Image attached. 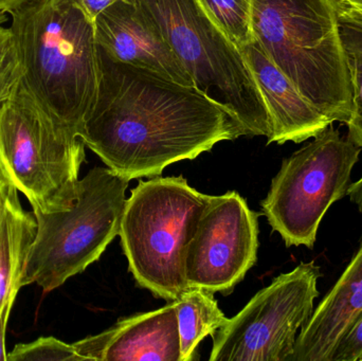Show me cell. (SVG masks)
<instances>
[{
  "label": "cell",
  "instance_id": "9",
  "mask_svg": "<svg viewBox=\"0 0 362 361\" xmlns=\"http://www.w3.org/2000/svg\"><path fill=\"white\" fill-rule=\"evenodd\" d=\"M320 267L301 263L257 292L213 335L211 361H291L296 341L315 309Z\"/></svg>",
  "mask_w": 362,
  "mask_h": 361
},
{
  "label": "cell",
  "instance_id": "22",
  "mask_svg": "<svg viewBox=\"0 0 362 361\" xmlns=\"http://www.w3.org/2000/svg\"><path fill=\"white\" fill-rule=\"evenodd\" d=\"M83 10L87 13L93 20L97 18L98 15L101 14L104 10L110 8L112 4L119 1L137 2L138 0H76Z\"/></svg>",
  "mask_w": 362,
  "mask_h": 361
},
{
  "label": "cell",
  "instance_id": "21",
  "mask_svg": "<svg viewBox=\"0 0 362 361\" xmlns=\"http://www.w3.org/2000/svg\"><path fill=\"white\" fill-rule=\"evenodd\" d=\"M332 361H362V312L340 339Z\"/></svg>",
  "mask_w": 362,
  "mask_h": 361
},
{
  "label": "cell",
  "instance_id": "2",
  "mask_svg": "<svg viewBox=\"0 0 362 361\" xmlns=\"http://www.w3.org/2000/svg\"><path fill=\"white\" fill-rule=\"evenodd\" d=\"M8 15L23 83L80 137L99 88L95 20L76 0H32Z\"/></svg>",
  "mask_w": 362,
  "mask_h": 361
},
{
  "label": "cell",
  "instance_id": "7",
  "mask_svg": "<svg viewBox=\"0 0 362 361\" xmlns=\"http://www.w3.org/2000/svg\"><path fill=\"white\" fill-rule=\"evenodd\" d=\"M129 182L110 167H93L78 180L76 199L67 209L33 211L37 230L23 288L35 283L47 294L99 260L120 233Z\"/></svg>",
  "mask_w": 362,
  "mask_h": 361
},
{
  "label": "cell",
  "instance_id": "12",
  "mask_svg": "<svg viewBox=\"0 0 362 361\" xmlns=\"http://www.w3.org/2000/svg\"><path fill=\"white\" fill-rule=\"evenodd\" d=\"M82 361H181L175 307L119 320L104 332L72 343Z\"/></svg>",
  "mask_w": 362,
  "mask_h": 361
},
{
  "label": "cell",
  "instance_id": "20",
  "mask_svg": "<svg viewBox=\"0 0 362 361\" xmlns=\"http://www.w3.org/2000/svg\"><path fill=\"white\" fill-rule=\"evenodd\" d=\"M23 76L18 49L8 29V33L0 40V104L18 88Z\"/></svg>",
  "mask_w": 362,
  "mask_h": 361
},
{
  "label": "cell",
  "instance_id": "1",
  "mask_svg": "<svg viewBox=\"0 0 362 361\" xmlns=\"http://www.w3.org/2000/svg\"><path fill=\"white\" fill-rule=\"evenodd\" d=\"M97 97L80 137L121 177H157L172 163L248 136L233 114L194 86L119 63L100 46Z\"/></svg>",
  "mask_w": 362,
  "mask_h": 361
},
{
  "label": "cell",
  "instance_id": "10",
  "mask_svg": "<svg viewBox=\"0 0 362 361\" xmlns=\"http://www.w3.org/2000/svg\"><path fill=\"white\" fill-rule=\"evenodd\" d=\"M259 214L235 191L210 196L185 248L187 288L228 295L255 264Z\"/></svg>",
  "mask_w": 362,
  "mask_h": 361
},
{
  "label": "cell",
  "instance_id": "19",
  "mask_svg": "<svg viewBox=\"0 0 362 361\" xmlns=\"http://www.w3.org/2000/svg\"><path fill=\"white\" fill-rule=\"evenodd\" d=\"M6 361H82L74 349L54 337H40L33 343H19Z\"/></svg>",
  "mask_w": 362,
  "mask_h": 361
},
{
  "label": "cell",
  "instance_id": "3",
  "mask_svg": "<svg viewBox=\"0 0 362 361\" xmlns=\"http://www.w3.org/2000/svg\"><path fill=\"white\" fill-rule=\"evenodd\" d=\"M252 30L267 57L331 123L348 124L352 84L334 0H251Z\"/></svg>",
  "mask_w": 362,
  "mask_h": 361
},
{
  "label": "cell",
  "instance_id": "5",
  "mask_svg": "<svg viewBox=\"0 0 362 361\" xmlns=\"http://www.w3.org/2000/svg\"><path fill=\"white\" fill-rule=\"evenodd\" d=\"M139 4L158 25L194 87L233 114L248 136L269 137V114L252 72L199 0Z\"/></svg>",
  "mask_w": 362,
  "mask_h": 361
},
{
  "label": "cell",
  "instance_id": "16",
  "mask_svg": "<svg viewBox=\"0 0 362 361\" xmlns=\"http://www.w3.org/2000/svg\"><path fill=\"white\" fill-rule=\"evenodd\" d=\"M172 302L177 315L181 361L193 360L202 339L213 336L229 318L219 309L214 292L202 288H187Z\"/></svg>",
  "mask_w": 362,
  "mask_h": 361
},
{
  "label": "cell",
  "instance_id": "13",
  "mask_svg": "<svg viewBox=\"0 0 362 361\" xmlns=\"http://www.w3.org/2000/svg\"><path fill=\"white\" fill-rule=\"evenodd\" d=\"M265 102L270 120L267 144L301 143L333 124L267 57L257 40L240 49Z\"/></svg>",
  "mask_w": 362,
  "mask_h": 361
},
{
  "label": "cell",
  "instance_id": "26",
  "mask_svg": "<svg viewBox=\"0 0 362 361\" xmlns=\"http://www.w3.org/2000/svg\"><path fill=\"white\" fill-rule=\"evenodd\" d=\"M32 0H0V12L10 14L13 10L28 4Z\"/></svg>",
  "mask_w": 362,
  "mask_h": 361
},
{
  "label": "cell",
  "instance_id": "4",
  "mask_svg": "<svg viewBox=\"0 0 362 361\" xmlns=\"http://www.w3.org/2000/svg\"><path fill=\"white\" fill-rule=\"evenodd\" d=\"M85 146L23 81L0 104V172L33 211L52 213L72 205Z\"/></svg>",
  "mask_w": 362,
  "mask_h": 361
},
{
  "label": "cell",
  "instance_id": "24",
  "mask_svg": "<svg viewBox=\"0 0 362 361\" xmlns=\"http://www.w3.org/2000/svg\"><path fill=\"white\" fill-rule=\"evenodd\" d=\"M12 189V184H10V182H8V180L2 175L1 172H0V215H1L2 212H4V207H6V201H8Z\"/></svg>",
  "mask_w": 362,
  "mask_h": 361
},
{
  "label": "cell",
  "instance_id": "27",
  "mask_svg": "<svg viewBox=\"0 0 362 361\" xmlns=\"http://www.w3.org/2000/svg\"><path fill=\"white\" fill-rule=\"evenodd\" d=\"M335 1L346 2V4H351L354 8L362 11V0H335Z\"/></svg>",
  "mask_w": 362,
  "mask_h": 361
},
{
  "label": "cell",
  "instance_id": "28",
  "mask_svg": "<svg viewBox=\"0 0 362 361\" xmlns=\"http://www.w3.org/2000/svg\"><path fill=\"white\" fill-rule=\"evenodd\" d=\"M8 20V14H6V13L0 12V25H6Z\"/></svg>",
  "mask_w": 362,
  "mask_h": 361
},
{
  "label": "cell",
  "instance_id": "11",
  "mask_svg": "<svg viewBox=\"0 0 362 361\" xmlns=\"http://www.w3.org/2000/svg\"><path fill=\"white\" fill-rule=\"evenodd\" d=\"M95 27L98 45L115 61L194 86L191 76L139 0L112 4L98 15Z\"/></svg>",
  "mask_w": 362,
  "mask_h": 361
},
{
  "label": "cell",
  "instance_id": "14",
  "mask_svg": "<svg viewBox=\"0 0 362 361\" xmlns=\"http://www.w3.org/2000/svg\"><path fill=\"white\" fill-rule=\"evenodd\" d=\"M362 312V239L335 285L300 331L291 361H332L340 339Z\"/></svg>",
  "mask_w": 362,
  "mask_h": 361
},
{
  "label": "cell",
  "instance_id": "23",
  "mask_svg": "<svg viewBox=\"0 0 362 361\" xmlns=\"http://www.w3.org/2000/svg\"><path fill=\"white\" fill-rule=\"evenodd\" d=\"M348 196L350 197L351 201L356 205L359 212L362 213V177L351 184Z\"/></svg>",
  "mask_w": 362,
  "mask_h": 361
},
{
  "label": "cell",
  "instance_id": "6",
  "mask_svg": "<svg viewBox=\"0 0 362 361\" xmlns=\"http://www.w3.org/2000/svg\"><path fill=\"white\" fill-rule=\"evenodd\" d=\"M180 177L139 182L125 201L121 243L138 285L168 302L187 288L185 248L208 201Z\"/></svg>",
  "mask_w": 362,
  "mask_h": 361
},
{
  "label": "cell",
  "instance_id": "18",
  "mask_svg": "<svg viewBox=\"0 0 362 361\" xmlns=\"http://www.w3.org/2000/svg\"><path fill=\"white\" fill-rule=\"evenodd\" d=\"M213 20L238 49L255 40L251 0H199Z\"/></svg>",
  "mask_w": 362,
  "mask_h": 361
},
{
  "label": "cell",
  "instance_id": "15",
  "mask_svg": "<svg viewBox=\"0 0 362 361\" xmlns=\"http://www.w3.org/2000/svg\"><path fill=\"white\" fill-rule=\"evenodd\" d=\"M13 187L0 215V316L8 321L23 271L35 239L37 220L34 212L25 211Z\"/></svg>",
  "mask_w": 362,
  "mask_h": 361
},
{
  "label": "cell",
  "instance_id": "25",
  "mask_svg": "<svg viewBox=\"0 0 362 361\" xmlns=\"http://www.w3.org/2000/svg\"><path fill=\"white\" fill-rule=\"evenodd\" d=\"M8 322L0 316V361L8 360V353L6 350V334Z\"/></svg>",
  "mask_w": 362,
  "mask_h": 361
},
{
  "label": "cell",
  "instance_id": "8",
  "mask_svg": "<svg viewBox=\"0 0 362 361\" xmlns=\"http://www.w3.org/2000/svg\"><path fill=\"white\" fill-rule=\"evenodd\" d=\"M361 153L331 124L283 160L261 206L272 231L287 247L314 248L325 213L348 195Z\"/></svg>",
  "mask_w": 362,
  "mask_h": 361
},
{
  "label": "cell",
  "instance_id": "17",
  "mask_svg": "<svg viewBox=\"0 0 362 361\" xmlns=\"http://www.w3.org/2000/svg\"><path fill=\"white\" fill-rule=\"evenodd\" d=\"M335 4L352 84L353 112L346 124L348 138L362 150V11L346 2Z\"/></svg>",
  "mask_w": 362,
  "mask_h": 361
}]
</instances>
